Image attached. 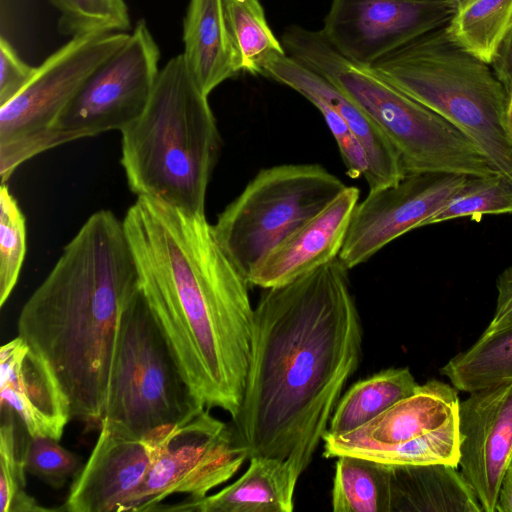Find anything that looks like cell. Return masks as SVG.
Returning a JSON list of instances; mask_svg holds the SVG:
<instances>
[{"mask_svg":"<svg viewBox=\"0 0 512 512\" xmlns=\"http://www.w3.org/2000/svg\"><path fill=\"white\" fill-rule=\"evenodd\" d=\"M26 220L6 183L0 188V307L13 292L27 247Z\"/></svg>","mask_w":512,"mask_h":512,"instance_id":"cell-31","label":"cell"},{"mask_svg":"<svg viewBox=\"0 0 512 512\" xmlns=\"http://www.w3.org/2000/svg\"><path fill=\"white\" fill-rule=\"evenodd\" d=\"M459 391H473L512 380V325L485 333L440 369Z\"/></svg>","mask_w":512,"mask_h":512,"instance_id":"cell-24","label":"cell"},{"mask_svg":"<svg viewBox=\"0 0 512 512\" xmlns=\"http://www.w3.org/2000/svg\"><path fill=\"white\" fill-rule=\"evenodd\" d=\"M456 6L450 0H332L320 31L340 54L371 66L446 26Z\"/></svg>","mask_w":512,"mask_h":512,"instance_id":"cell-12","label":"cell"},{"mask_svg":"<svg viewBox=\"0 0 512 512\" xmlns=\"http://www.w3.org/2000/svg\"><path fill=\"white\" fill-rule=\"evenodd\" d=\"M359 195L357 187L346 186L253 269L248 277L249 284L262 289L280 286L338 258Z\"/></svg>","mask_w":512,"mask_h":512,"instance_id":"cell-17","label":"cell"},{"mask_svg":"<svg viewBox=\"0 0 512 512\" xmlns=\"http://www.w3.org/2000/svg\"><path fill=\"white\" fill-rule=\"evenodd\" d=\"M466 175L406 174L398 183L369 191L358 202L338 258L347 269L425 223L458 191Z\"/></svg>","mask_w":512,"mask_h":512,"instance_id":"cell-13","label":"cell"},{"mask_svg":"<svg viewBox=\"0 0 512 512\" xmlns=\"http://www.w3.org/2000/svg\"><path fill=\"white\" fill-rule=\"evenodd\" d=\"M491 67L508 92L512 87V23L501 43Z\"/></svg>","mask_w":512,"mask_h":512,"instance_id":"cell-36","label":"cell"},{"mask_svg":"<svg viewBox=\"0 0 512 512\" xmlns=\"http://www.w3.org/2000/svg\"><path fill=\"white\" fill-rule=\"evenodd\" d=\"M334 512H391V465L365 457H337Z\"/></svg>","mask_w":512,"mask_h":512,"instance_id":"cell-25","label":"cell"},{"mask_svg":"<svg viewBox=\"0 0 512 512\" xmlns=\"http://www.w3.org/2000/svg\"><path fill=\"white\" fill-rule=\"evenodd\" d=\"M457 416L441 427L395 445L363 449L351 455L388 465L446 464L458 467Z\"/></svg>","mask_w":512,"mask_h":512,"instance_id":"cell-30","label":"cell"},{"mask_svg":"<svg viewBox=\"0 0 512 512\" xmlns=\"http://www.w3.org/2000/svg\"><path fill=\"white\" fill-rule=\"evenodd\" d=\"M391 512H482L458 467L391 465Z\"/></svg>","mask_w":512,"mask_h":512,"instance_id":"cell-22","label":"cell"},{"mask_svg":"<svg viewBox=\"0 0 512 512\" xmlns=\"http://www.w3.org/2000/svg\"><path fill=\"white\" fill-rule=\"evenodd\" d=\"M409 368H388L354 383L342 395L325 434L340 436L352 432L410 396L418 387Z\"/></svg>","mask_w":512,"mask_h":512,"instance_id":"cell-23","label":"cell"},{"mask_svg":"<svg viewBox=\"0 0 512 512\" xmlns=\"http://www.w3.org/2000/svg\"><path fill=\"white\" fill-rule=\"evenodd\" d=\"M36 67L24 62L3 36L0 38V106L11 101L30 82Z\"/></svg>","mask_w":512,"mask_h":512,"instance_id":"cell-34","label":"cell"},{"mask_svg":"<svg viewBox=\"0 0 512 512\" xmlns=\"http://www.w3.org/2000/svg\"><path fill=\"white\" fill-rule=\"evenodd\" d=\"M457 425L458 467L482 512H494L512 456V380L471 392L459 402Z\"/></svg>","mask_w":512,"mask_h":512,"instance_id":"cell-15","label":"cell"},{"mask_svg":"<svg viewBox=\"0 0 512 512\" xmlns=\"http://www.w3.org/2000/svg\"><path fill=\"white\" fill-rule=\"evenodd\" d=\"M262 76L295 90L309 102L319 100L334 109L364 147L369 171L364 177L369 191L398 183L405 171L400 157L367 114L341 89L287 53L272 58Z\"/></svg>","mask_w":512,"mask_h":512,"instance_id":"cell-18","label":"cell"},{"mask_svg":"<svg viewBox=\"0 0 512 512\" xmlns=\"http://www.w3.org/2000/svg\"><path fill=\"white\" fill-rule=\"evenodd\" d=\"M200 406L185 419L160 428L157 455L124 512H153L168 497L199 499L231 479L248 459L233 424Z\"/></svg>","mask_w":512,"mask_h":512,"instance_id":"cell-10","label":"cell"},{"mask_svg":"<svg viewBox=\"0 0 512 512\" xmlns=\"http://www.w3.org/2000/svg\"><path fill=\"white\" fill-rule=\"evenodd\" d=\"M160 428L137 435L103 420L87 462L56 511L124 512L152 468Z\"/></svg>","mask_w":512,"mask_h":512,"instance_id":"cell-14","label":"cell"},{"mask_svg":"<svg viewBox=\"0 0 512 512\" xmlns=\"http://www.w3.org/2000/svg\"><path fill=\"white\" fill-rule=\"evenodd\" d=\"M339 258L265 288L254 308L238 439L256 456L287 460L301 474L328 429L362 351V327Z\"/></svg>","mask_w":512,"mask_h":512,"instance_id":"cell-1","label":"cell"},{"mask_svg":"<svg viewBox=\"0 0 512 512\" xmlns=\"http://www.w3.org/2000/svg\"><path fill=\"white\" fill-rule=\"evenodd\" d=\"M140 291L123 221L89 216L23 305L17 331L52 367L72 419L99 429L122 316Z\"/></svg>","mask_w":512,"mask_h":512,"instance_id":"cell-3","label":"cell"},{"mask_svg":"<svg viewBox=\"0 0 512 512\" xmlns=\"http://www.w3.org/2000/svg\"><path fill=\"white\" fill-rule=\"evenodd\" d=\"M496 305L485 333L512 325V265L505 268L496 279Z\"/></svg>","mask_w":512,"mask_h":512,"instance_id":"cell-35","label":"cell"},{"mask_svg":"<svg viewBox=\"0 0 512 512\" xmlns=\"http://www.w3.org/2000/svg\"><path fill=\"white\" fill-rule=\"evenodd\" d=\"M160 50L144 19L63 109L53 129L66 142L121 131L145 110L159 74Z\"/></svg>","mask_w":512,"mask_h":512,"instance_id":"cell-11","label":"cell"},{"mask_svg":"<svg viewBox=\"0 0 512 512\" xmlns=\"http://www.w3.org/2000/svg\"><path fill=\"white\" fill-rule=\"evenodd\" d=\"M512 23V0H463L445 26L460 48L491 65Z\"/></svg>","mask_w":512,"mask_h":512,"instance_id":"cell-26","label":"cell"},{"mask_svg":"<svg viewBox=\"0 0 512 512\" xmlns=\"http://www.w3.org/2000/svg\"><path fill=\"white\" fill-rule=\"evenodd\" d=\"M229 29L242 72L262 75L265 65L286 51L266 19L259 0H224Z\"/></svg>","mask_w":512,"mask_h":512,"instance_id":"cell-27","label":"cell"},{"mask_svg":"<svg viewBox=\"0 0 512 512\" xmlns=\"http://www.w3.org/2000/svg\"><path fill=\"white\" fill-rule=\"evenodd\" d=\"M59 12L58 29L69 36L94 31L127 32L131 27L125 0H49Z\"/></svg>","mask_w":512,"mask_h":512,"instance_id":"cell-32","label":"cell"},{"mask_svg":"<svg viewBox=\"0 0 512 512\" xmlns=\"http://www.w3.org/2000/svg\"><path fill=\"white\" fill-rule=\"evenodd\" d=\"M14 412L1 409L0 427V512H50L26 491L24 433Z\"/></svg>","mask_w":512,"mask_h":512,"instance_id":"cell-28","label":"cell"},{"mask_svg":"<svg viewBox=\"0 0 512 512\" xmlns=\"http://www.w3.org/2000/svg\"><path fill=\"white\" fill-rule=\"evenodd\" d=\"M120 132L121 165L137 197L205 215L221 137L182 54L160 69L145 110Z\"/></svg>","mask_w":512,"mask_h":512,"instance_id":"cell-4","label":"cell"},{"mask_svg":"<svg viewBox=\"0 0 512 512\" xmlns=\"http://www.w3.org/2000/svg\"><path fill=\"white\" fill-rule=\"evenodd\" d=\"M286 53L347 94L397 151L405 175L498 173L458 128L378 75L370 66L336 51L320 30L288 26L281 37Z\"/></svg>","mask_w":512,"mask_h":512,"instance_id":"cell-5","label":"cell"},{"mask_svg":"<svg viewBox=\"0 0 512 512\" xmlns=\"http://www.w3.org/2000/svg\"><path fill=\"white\" fill-rule=\"evenodd\" d=\"M512 214V181L500 173L467 176L447 204L425 226L457 218L479 220L484 215Z\"/></svg>","mask_w":512,"mask_h":512,"instance_id":"cell-29","label":"cell"},{"mask_svg":"<svg viewBox=\"0 0 512 512\" xmlns=\"http://www.w3.org/2000/svg\"><path fill=\"white\" fill-rule=\"evenodd\" d=\"M346 185L319 164L260 170L218 215L215 237L247 279L282 241L322 211Z\"/></svg>","mask_w":512,"mask_h":512,"instance_id":"cell-7","label":"cell"},{"mask_svg":"<svg viewBox=\"0 0 512 512\" xmlns=\"http://www.w3.org/2000/svg\"><path fill=\"white\" fill-rule=\"evenodd\" d=\"M23 455L26 472L54 489L75 478L84 465L78 455L61 446L58 440L27 432Z\"/></svg>","mask_w":512,"mask_h":512,"instance_id":"cell-33","label":"cell"},{"mask_svg":"<svg viewBox=\"0 0 512 512\" xmlns=\"http://www.w3.org/2000/svg\"><path fill=\"white\" fill-rule=\"evenodd\" d=\"M1 409L31 436L60 440L72 419L69 398L50 364L17 336L0 349Z\"/></svg>","mask_w":512,"mask_h":512,"instance_id":"cell-16","label":"cell"},{"mask_svg":"<svg viewBox=\"0 0 512 512\" xmlns=\"http://www.w3.org/2000/svg\"><path fill=\"white\" fill-rule=\"evenodd\" d=\"M122 221L141 293L192 397L234 418L250 358L249 282L205 215L137 197Z\"/></svg>","mask_w":512,"mask_h":512,"instance_id":"cell-2","label":"cell"},{"mask_svg":"<svg viewBox=\"0 0 512 512\" xmlns=\"http://www.w3.org/2000/svg\"><path fill=\"white\" fill-rule=\"evenodd\" d=\"M494 512H512V456L500 481Z\"/></svg>","mask_w":512,"mask_h":512,"instance_id":"cell-37","label":"cell"},{"mask_svg":"<svg viewBox=\"0 0 512 512\" xmlns=\"http://www.w3.org/2000/svg\"><path fill=\"white\" fill-rule=\"evenodd\" d=\"M507 104H506V110H505V124L506 129L509 135V138L512 142V87L507 92Z\"/></svg>","mask_w":512,"mask_h":512,"instance_id":"cell-38","label":"cell"},{"mask_svg":"<svg viewBox=\"0 0 512 512\" xmlns=\"http://www.w3.org/2000/svg\"><path fill=\"white\" fill-rule=\"evenodd\" d=\"M472 140L512 181V142L505 124L507 91L491 65L454 43L445 26L370 66Z\"/></svg>","mask_w":512,"mask_h":512,"instance_id":"cell-6","label":"cell"},{"mask_svg":"<svg viewBox=\"0 0 512 512\" xmlns=\"http://www.w3.org/2000/svg\"><path fill=\"white\" fill-rule=\"evenodd\" d=\"M200 406L140 290L120 323L103 420L143 435Z\"/></svg>","mask_w":512,"mask_h":512,"instance_id":"cell-8","label":"cell"},{"mask_svg":"<svg viewBox=\"0 0 512 512\" xmlns=\"http://www.w3.org/2000/svg\"><path fill=\"white\" fill-rule=\"evenodd\" d=\"M244 474L215 494L160 504L153 512H292L300 475L287 460L256 456Z\"/></svg>","mask_w":512,"mask_h":512,"instance_id":"cell-20","label":"cell"},{"mask_svg":"<svg viewBox=\"0 0 512 512\" xmlns=\"http://www.w3.org/2000/svg\"><path fill=\"white\" fill-rule=\"evenodd\" d=\"M183 43L188 71L207 96L242 72L224 0H189L183 20Z\"/></svg>","mask_w":512,"mask_h":512,"instance_id":"cell-21","label":"cell"},{"mask_svg":"<svg viewBox=\"0 0 512 512\" xmlns=\"http://www.w3.org/2000/svg\"><path fill=\"white\" fill-rule=\"evenodd\" d=\"M130 33L94 31L72 36L38 67L25 88L0 106V175L6 183L28 159L66 140L53 129L87 78L121 49Z\"/></svg>","mask_w":512,"mask_h":512,"instance_id":"cell-9","label":"cell"},{"mask_svg":"<svg viewBox=\"0 0 512 512\" xmlns=\"http://www.w3.org/2000/svg\"><path fill=\"white\" fill-rule=\"evenodd\" d=\"M459 402L453 385L428 380L364 426L340 436L324 434L323 456L337 458L414 439L456 417Z\"/></svg>","mask_w":512,"mask_h":512,"instance_id":"cell-19","label":"cell"},{"mask_svg":"<svg viewBox=\"0 0 512 512\" xmlns=\"http://www.w3.org/2000/svg\"><path fill=\"white\" fill-rule=\"evenodd\" d=\"M452 2H454L456 5H458L459 3H461L463 0H450Z\"/></svg>","mask_w":512,"mask_h":512,"instance_id":"cell-39","label":"cell"}]
</instances>
